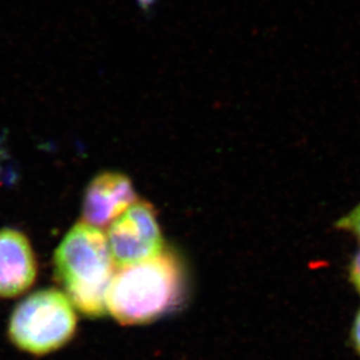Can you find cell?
Returning a JSON list of instances; mask_svg holds the SVG:
<instances>
[{
    "label": "cell",
    "mask_w": 360,
    "mask_h": 360,
    "mask_svg": "<svg viewBox=\"0 0 360 360\" xmlns=\"http://www.w3.org/2000/svg\"><path fill=\"white\" fill-rule=\"evenodd\" d=\"M54 273L74 307L89 317L107 311V294L115 261L103 231L79 222L54 254Z\"/></svg>",
    "instance_id": "2"
},
{
    "label": "cell",
    "mask_w": 360,
    "mask_h": 360,
    "mask_svg": "<svg viewBox=\"0 0 360 360\" xmlns=\"http://www.w3.org/2000/svg\"><path fill=\"white\" fill-rule=\"evenodd\" d=\"M352 342H354V347L360 354V310L357 314V317L354 319V326H352Z\"/></svg>",
    "instance_id": "9"
},
{
    "label": "cell",
    "mask_w": 360,
    "mask_h": 360,
    "mask_svg": "<svg viewBox=\"0 0 360 360\" xmlns=\"http://www.w3.org/2000/svg\"><path fill=\"white\" fill-rule=\"evenodd\" d=\"M336 229L350 233L360 243V204L336 222Z\"/></svg>",
    "instance_id": "7"
},
{
    "label": "cell",
    "mask_w": 360,
    "mask_h": 360,
    "mask_svg": "<svg viewBox=\"0 0 360 360\" xmlns=\"http://www.w3.org/2000/svg\"><path fill=\"white\" fill-rule=\"evenodd\" d=\"M73 303L49 288L28 295L14 308L7 333L19 350L44 356L65 347L77 331Z\"/></svg>",
    "instance_id": "3"
},
{
    "label": "cell",
    "mask_w": 360,
    "mask_h": 360,
    "mask_svg": "<svg viewBox=\"0 0 360 360\" xmlns=\"http://www.w3.org/2000/svg\"><path fill=\"white\" fill-rule=\"evenodd\" d=\"M108 243L115 264L128 266L163 253V236L153 206L136 201L108 227Z\"/></svg>",
    "instance_id": "4"
},
{
    "label": "cell",
    "mask_w": 360,
    "mask_h": 360,
    "mask_svg": "<svg viewBox=\"0 0 360 360\" xmlns=\"http://www.w3.org/2000/svg\"><path fill=\"white\" fill-rule=\"evenodd\" d=\"M137 201L131 180L116 172H104L88 185L82 205L84 222L105 229Z\"/></svg>",
    "instance_id": "5"
},
{
    "label": "cell",
    "mask_w": 360,
    "mask_h": 360,
    "mask_svg": "<svg viewBox=\"0 0 360 360\" xmlns=\"http://www.w3.org/2000/svg\"><path fill=\"white\" fill-rule=\"evenodd\" d=\"M349 278L354 289L360 295V250L354 254L349 266Z\"/></svg>",
    "instance_id": "8"
},
{
    "label": "cell",
    "mask_w": 360,
    "mask_h": 360,
    "mask_svg": "<svg viewBox=\"0 0 360 360\" xmlns=\"http://www.w3.org/2000/svg\"><path fill=\"white\" fill-rule=\"evenodd\" d=\"M184 292V274L170 252L122 266L107 294V311L124 326L153 322L171 311Z\"/></svg>",
    "instance_id": "1"
},
{
    "label": "cell",
    "mask_w": 360,
    "mask_h": 360,
    "mask_svg": "<svg viewBox=\"0 0 360 360\" xmlns=\"http://www.w3.org/2000/svg\"><path fill=\"white\" fill-rule=\"evenodd\" d=\"M136 1H137L139 7H141L143 11H149L151 7L155 6L157 0H136Z\"/></svg>",
    "instance_id": "10"
},
{
    "label": "cell",
    "mask_w": 360,
    "mask_h": 360,
    "mask_svg": "<svg viewBox=\"0 0 360 360\" xmlns=\"http://www.w3.org/2000/svg\"><path fill=\"white\" fill-rule=\"evenodd\" d=\"M37 260L31 243L17 229H0V297H17L37 277Z\"/></svg>",
    "instance_id": "6"
}]
</instances>
